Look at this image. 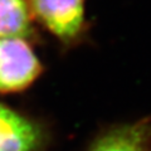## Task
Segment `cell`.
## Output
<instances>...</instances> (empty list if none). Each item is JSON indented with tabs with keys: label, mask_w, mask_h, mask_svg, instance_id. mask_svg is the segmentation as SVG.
<instances>
[{
	"label": "cell",
	"mask_w": 151,
	"mask_h": 151,
	"mask_svg": "<svg viewBox=\"0 0 151 151\" xmlns=\"http://www.w3.org/2000/svg\"><path fill=\"white\" fill-rule=\"evenodd\" d=\"M34 17L60 39L77 37L84 22L83 0H27Z\"/></svg>",
	"instance_id": "7a4b0ae2"
},
{
	"label": "cell",
	"mask_w": 151,
	"mask_h": 151,
	"mask_svg": "<svg viewBox=\"0 0 151 151\" xmlns=\"http://www.w3.org/2000/svg\"><path fill=\"white\" fill-rule=\"evenodd\" d=\"M42 65L23 38H0V92H18L30 86Z\"/></svg>",
	"instance_id": "6da1fadb"
},
{
	"label": "cell",
	"mask_w": 151,
	"mask_h": 151,
	"mask_svg": "<svg viewBox=\"0 0 151 151\" xmlns=\"http://www.w3.org/2000/svg\"><path fill=\"white\" fill-rule=\"evenodd\" d=\"M42 142L39 126L0 103V151H35Z\"/></svg>",
	"instance_id": "3957f363"
},
{
	"label": "cell",
	"mask_w": 151,
	"mask_h": 151,
	"mask_svg": "<svg viewBox=\"0 0 151 151\" xmlns=\"http://www.w3.org/2000/svg\"><path fill=\"white\" fill-rule=\"evenodd\" d=\"M33 14L27 0H0V38H28Z\"/></svg>",
	"instance_id": "5b68a950"
},
{
	"label": "cell",
	"mask_w": 151,
	"mask_h": 151,
	"mask_svg": "<svg viewBox=\"0 0 151 151\" xmlns=\"http://www.w3.org/2000/svg\"><path fill=\"white\" fill-rule=\"evenodd\" d=\"M150 129L146 124H134L115 129L97 141L91 151H145Z\"/></svg>",
	"instance_id": "277c9868"
}]
</instances>
